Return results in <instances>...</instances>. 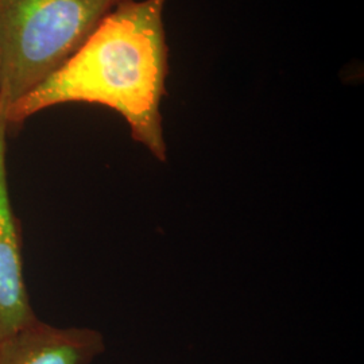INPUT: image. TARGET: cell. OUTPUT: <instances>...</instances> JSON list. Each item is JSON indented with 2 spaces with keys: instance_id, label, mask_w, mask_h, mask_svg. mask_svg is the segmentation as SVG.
I'll return each mask as SVG.
<instances>
[{
  "instance_id": "obj_4",
  "label": "cell",
  "mask_w": 364,
  "mask_h": 364,
  "mask_svg": "<svg viewBox=\"0 0 364 364\" xmlns=\"http://www.w3.org/2000/svg\"><path fill=\"white\" fill-rule=\"evenodd\" d=\"M105 350V338L95 329L37 318L0 343V364H91Z\"/></svg>"
},
{
  "instance_id": "obj_3",
  "label": "cell",
  "mask_w": 364,
  "mask_h": 364,
  "mask_svg": "<svg viewBox=\"0 0 364 364\" xmlns=\"http://www.w3.org/2000/svg\"><path fill=\"white\" fill-rule=\"evenodd\" d=\"M6 120L0 123V343L38 317L28 299L21 223L14 212L6 165Z\"/></svg>"
},
{
  "instance_id": "obj_2",
  "label": "cell",
  "mask_w": 364,
  "mask_h": 364,
  "mask_svg": "<svg viewBox=\"0 0 364 364\" xmlns=\"http://www.w3.org/2000/svg\"><path fill=\"white\" fill-rule=\"evenodd\" d=\"M122 1L0 0V102L4 117L64 65Z\"/></svg>"
},
{
  "instance_id": "obj_5",
  "label": "cell",
  "mask_w": 364,
  "mask_h": 364,
  "mask_svg": "<svg viewBox=\"0 0 364 364\" xmlns=\"http://www.w3.org/2000/svg\"><path fill=\"white\" fill-rule=\"evenodd\" d=\"M6 117H4V111H3V107H1V102H0V123L4 122Z\"/></svg>"
},
{
  "instance_id": "obj_1",
  "label": "cell",
  "mask_w": 364,
  "mask_h": 364,
  "mask_svg": "<svg viewBox=\"0 0 364 364\" xmlns=\"http://www.w3.org/2000/svg\"><path fill=\"white\" fill-rule=\"evenodd\" d=\"M168 0H124L64 65L6 114L7 129L55 105L88 103L123 117L135 142L166 162L161 103L166 96Z\"/></svg>"
}]
</instances>
